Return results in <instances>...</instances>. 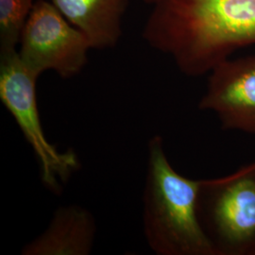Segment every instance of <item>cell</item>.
Masks as SVG:
<instances>
[{
    "label": "cell",
    "mask_w": 255,
    "mask_h": 255,
    "mask_svg": "<svg viewBox=\"0 0 255 255\" xmlns=\"http://www.w3.org/2000/svg\"><path fill=\"white\" fill-rule=\"evenodd\" d=\"M198 209L217 255H255V161L201 180Z\"/></svg>",
    "instance_id": "3"
},
{
    "label": "cell",
    "mask_w": 255,
    "mask_h": 255,
    "mask_svg": "<svg viewBox=\"0 0 255 255\" xmlns=\"http://www.w3.org/2000/svg\"><path fill=\"white\" fill-rule=\"evenodd\" d=\"M142 35L182 74L200 77L255 46V0H157Z\"/></svg>",
    "instance_id": "1"
},
{
    "label": "cell",
    "mask_w": 255,
    "mask_h": 255,
    "mask_svg": "<svg viewBox=\"0 0 255 255\" xmlns=\"http://www.w3.org/2000/svg\"><path fill=\"white\" fill-rule=\"evenodd\" d=\"M34 0H0V51L17 49Z\"/></svg>",
    "instance_id": "9"
},
{
    "label": "cell",
    "mask_w": 255,
    "mask_h": 255,
    "mask_svg": "<svg viewBox=\"0 0 255 255\" xmlns=\"http://www.w3.org/2000/svg\"><path fill=\"white\" fill-rule=\"evenodd\" d=\"M38 78L21 61L17 49L0 51V101L35 153L42 182L49 191L60 194L80 162L73 150L61 152L46 139L37 105Z\"/></svg>",
    "instance_id": "4"
},
{
    "label": "cell",
    "mask_w": 255,
    "mask_h": 255,
    "mask_svg": "<svg viewBox=\"0 0 255 255\" xmlns=\"http://www.w3.org/2000/svg\"><path fill=\"white\" fill-rule=\"evenodd\" d=\"M201 180L182 176L169 163L164 139L147 145L143 224L146 243L158 255H217L199 217Z\"/></svg>",
    "instance_id": "2"
},
{
    "label": "cell",
    "mask_w": 255,
    "mask_h": 255,
    "mask_svg": "<svg viewBox=\"0 0 255 255\" xmlns=\"http://www.w3.org/2000/svg\"><path fill=\"white\" fill-rule=\"evenodd\" d=\"M97 226L91 213L80 205L61 206L48 227L22 250L23 255H88Z\"/></svg>",
    "instance_id": "7"
},
{
    "label": "cell",
    "mask_w": 255,
    "mask_h": 255,
    "mask_svg": "<svg viewBox=\"0 0 255 255\" xmlns=\"http://www.w3.org/2000/svg\"><path fill=\"white\" fill-rule=\"evenodd\" d=\"M19 57L38 77L54 71L62 79L80 73L88 62L90 40L51 2L37 0L23 28Z\"/></svg>",
    "instance_id": "5"
},
{
    "label": "cell",
    "mask_w": 255,
    "mask_h": 255,
    "mask_svg": "<svg viewBox=\"0 0 255 255\" xmlns=\"http://www.w3.org/2000/svg\"><path fill=\"white\" fill-rule=\"evenodd\" d=\"M209 74L199 108L215 113L223 129L255 134V55L229 58Z\"/></svg>",
    "instance_id": "6"
},
{
    "label": "cell",
    "mask_w": 255,
    "mask_h": 255,
    "mask_svg": "<svg viewBox=\"0 0 255 255\" xmlns=\"http://www.w3.org/2000/svg\"><path fill=\"white\" fill-rule=\"evenodd\" d=\"M129 0H51L73 26L88 37L92 48L106 49L119 44L122 19Z\"/></svg>",
    "instance_id": "8"
},
{
    "label": "cell",
    "mask_w": 255,
    "mask_h": 255,
    "mask_svg": "<svg viewBox=\"0 0 255 255\" xmlns=\"http://www.w3.org/2000/svg\"><path fill=\"white\" fill-rule=\"evenodd\" d=\"M143 1L146 2L147 4H152V5H153L157 0H143Z\"/></svg>",
    "instance_id": "10"
}]
</instances>
